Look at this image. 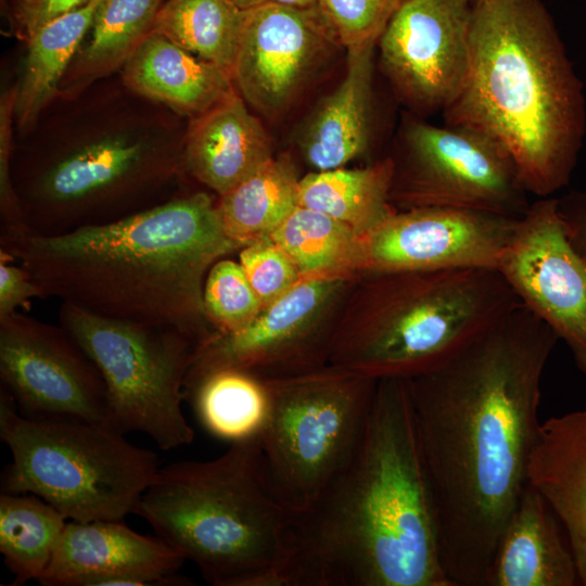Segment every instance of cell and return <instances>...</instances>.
<instances>
[{"mask_svg":"<svg viewBox=\"0 0 586 586\" xmlns=\"http://www.w3.org/2000/svg\"><path fill=\"white\" fill-rule=\"evenodd\" d=\"M559 339L519 302L430 369L407 379L451 586H485L526 485L542 378Z\"/></svg>","mask_w":586,"mask_h":586,"instance_id":"1","label":"cell"},{"mask_svg":"<svg viewBox=\"0 0 586 586\" xmlns=\"http://www.w3.org/2000/svg\"><path fill=\"white\" fill-rule=\"evenodd\" d=\"M284 586H451L407 379L378 380L351 462L293 514Z\"/></svg>","mask_w":586,"mask_h":586,"instance_id":"2","label":"cell"},{"mask_svg":"<svg viewBox=\"0 0 586 586\" xmlns=\"http://www.w3.org/2000/svg\"><path fill=\"white\" fill-rule=\"evenodd\" d=\"M242 246L204 192L59 235L27 234L8 249L41 288L89 313L195 334L204 276Z\"/></svg>","mask_w":586,"mask_h":586,"instance_id":"3","label":"cell"},{"mask_svg":"<svg viewBox=\"0 0 586 586\" xmlns=\"http://www.w3.org/2000/svg\"><path fill=\"white\" fill-rule=\"evenodd\" d=\"M470 69L445 124L479 131L512 157L528 194L571 180L586 131L582 80L540 0L471 4Z\"/></svg>","mask_w":586,"mask_h":586,"instance_id":"4","label":"cell"},{"mask_svg":"<svg viewBox=\"0 0 586 586\" xmlns=\"http://www.w3.org/2000/svg\"><path fill=\"white\" fill-rule=\"evenodd\" d=\"M135 513L214 586H284L293 513L268 482L258 438L160 467Z\"/></svg>","mask_w":586,"mask_h":586,"instance_id":"5","label":"cell"},{"mask_svg":"<svg viewBox=\"0 0 586 586\" xmlns=\"http://www.w3.org/2000/svg\"><path fill=\"white\" fill-rule=\"evenodd\" d=\"M497 269L377 273L362 321L333 340L330 364L375 380L410 379L519 303Z\"/></svg>","mask_w":586,"mask_h":586,"instance_id":"6","label":"cell"},{"mask_svg":"<svg viewBox=\"0 0 586 586\" xmlns=\"http://www.w3.org/2000/svg\"><path fill=\"white\" fill-rule=\"evenodd\" d=\"M0 437L12 456L1 493L36 495L68 521H124L160 469L113 426L22 416L2 386Z\"/></svg>","mask_w":586,"mask_h":586,"instance_id":"7","label":"cell"},{"mask_svg":"<svg viewBox=\"0 0 586 586\" xmlns=\"http://www.w3.org/2000/svg\"><path fill=\"white\" fill-rule=\"evenodd\" d=\"M266 382L270 409L258 437L264 469L279 501L298 514L356 454L378 380L331 365Z\"/></svg>","mask_w":586,"mask_h":586,"instance_id":"8","label":"cell"},{"mask_svg":"<svg viewBox=\"0 0 586 586\" xmlns=\"http://www.w3.org/2000/svg\"><path fill=\"white\" fill-rule=\"evenodd\" d=\"M59 323L99 369L112 425L138 431L162 450L190 444L184 384L200 343L166 324L119 320L61 302Z\"/></svg>","mask_w":586,"mask_h":586,"instance_id":"9","label":"cell"},{"mask_svg":"<svg viewBox=\"0 0 586 586\" xmlns=\"http://www.w3.org/2000/svg\"><path fill=\"white\" fill-rule=\"evenodd\" d=\"M390 202L406 209L446 207L521 217L528 192L507 150L469 128L404 119Z\"/></svg>","mask_w":586,"mask_h":586,"instance_id":"10","label":"cell"},{"mask_svg":"<svg viewBox=\"0 0 586 586\" xmlns=\"http://www.w3.org/2000/svg\"><path fill=\"white\" fill-rule=\"evenodd\" d=\"M0 378L24 417L113 426L99 369L62 326L18 311L1 317Z\"/></svg>","mask_w":586,"mask_h":586,"instance_id":"11","label":"cell"},{"mask_svg":"<svg viewBox=\"0 0 586 586\" xmlns=\"http://www.w3.org/2000/svg\"><path fill=\"white\" fill-rule=\"evenodd\" d=\"M471 4L464 0H404L379 37L380 67L412 113L444 112L470 69Z\"/></svg>","mask_w":586,"mask_h":586,"instance_id":"12","label":"cell"},{"mask_svg":"<svg viewBox=\"0 0 586 586\" xmlns=\"http://www.w3.org/2000/svg\"><path fill=\"white\" fill-rule=\"evenodd\" d=\"M497 270L519 301L565 343L586 374V260L566 235L557 198L530 204Z\"/></svg>","mask_w":586,"mask_h":586,"instance_id":"13","label":"cell"},{"mask_svg":"<svg viewBox=\"0 0 586 586\" xmlns=\"http://www.w3.org/2000/svg\"><path fill=\"white\" fill-rule=\"evenodd\" d=\"M519 218L446 207L393 212L362 234L364 268L375 273L497 269Z\"/></svg>","mask_w":586,"mask_h":586,"instance_id":"14","label":"cell"},{"mask_svg":"<svg viewBox=\"0 0 586 586\" xmlns=\"http://www.w3.org/2000/svg\"><path fill=\"white\" fill-rule=\"evenodd\" d=\"M337 42L317 5L293 8L267 1L244 11L232 79L257 112L286 110Z\"/></svg>","mask_w":586,"mask_h":586,"instance_id":"15","label":"cell"},{"mask_svg":"<svg viewBox=\"0 0 586 586\" xmlns=\"http://www.w3.org/2000/svg\"><path fill=\"white\" fill-rule=\"evenodd\" d=\"M184 558L158 536L139 534L123 521H67L44 586L189 585L178 574Z\"/></svg>","mask_w":586,"mask_h":586,"instance_id":"16","label":"cell"},{"mask_svg":"<svg viewBox=\"0 0 586 586\" xmlns=\"http://www.w3.org/2000/svg\"><path fill=\"white\" fill-rule=\"evenodd\" d=\"M526 482L563 524L579 583L586 586V410L540 423Z\"/></svg>","mask_w":586,"mask_h":586,"instance_id":"17","label":"cell"},{"mask_svg":"<svg viewBox=\"0 0 586 586\" xmlns=\"http://www.w3.org/2000/svg\"><path fill=\"white\" fill-rule=\"evenodd\" d=\"M234 92L191 119L182 154L186 169L221 196L273 157L264 125Z\"/></svg>","mask_w":586,"mask_h":586,"instance_id":"18","label":"cell"},{"mask_svg":"<svg viewBox=\"0 0 586 586\" xmlns=\"http://www.w3.org/2000/svg\"><path fill=\"white\" fill-rule=\"evenodd\" d=\"M574 556L543 496L528 483L498 538L485 586H574Z\"/></svg>","mask_w":586,"mask_h":586,"instance_id":"19","label":"cell"},{"mask_svg":"<svg viewBox=\"0 0 586 586\" xmlns=\"http://www.w3.org/2000/svg\"><path fill=\"white\" fill-rule=\"evenodd\" d=\"M123 78L135 92L192 118L237 92L228 72L152 30L124 63Z\"/></svg>","mask_w":586,"mask_h":586,"instance_id":"20","label":"cell"},{"mask_svg":"<svg viewBox=\"0 0 586 586\" xmlns=\"http://www.w3.org/2000/svg\"><path fill=\"white\" fill-rule=\"evenodd\" d=\"M374 48L347 50L344 78L323 99L303 131L301 150L316 170L343 167L364 154L370 144Z\"/></svg>","mask_w":586,"mask_h":586,"instance_id":"21","label":"cell"},{"mask_svg":"<svg viewBox=\"0 0 586 586\" xmlns=\"http://www.w3.org/2000/svg\"><path fill=\"white\" fill-rule=\"evenodd\" d=\"M390 156L364 168L317 170L300 178L298 205L326 214L365 234L394 211Z\"/></svg>","mask_w":586,"mask_h":586,"instance_id":"22","label":"cell"},{"mask_svg":"<svg viewBox=\"0 0 586 586\" xmlns=\"http://www.w3.org/2000/svg\"><path fill=\"white\" fill-rule=\"evenodd\" d=\"M202 425L230 444L258 438L270 409L267 382L240 368L207 372L184 388Z\"/></svg>","mask_w":586,"mask_h":586,"instance_id":"23","label":"cell"},{"mask_svg":"<svg viewBox=\"0 0 586 586\" xmlns=\"http://www.w3.org/2000/svg\"><path fill=\"white\" fill-rule=\"evenodd\" d=\"M298 183L291 157L280 154L219 196L217 208L228 237L242 247L270 237L298 206Z\"/></svg>","mask_w":586,"mask_h":586,"instance_id":"24","label":"cell"},{"mask_svg":"<svg viewBox=\"0 0 586 586\" xmlns=\"http://www.w3.org/2000/svg\"><path fill=\"white\" fill-rule=\"evenodd\" d=\"M102 0L62 15L33 33L21 81L16 85L14 116L28 129L54 94L66 68L93 24Z\"/></svg>","mask_w":586,"mask_h":586,"instance_id":"25","label":"cell"},{"mask_svg":"<svg viewBox=\"0 0 586 586\" xmlns=\"http://www.w3.org/2000/svg\"><path fill=\"white\" fill-rule=\"evenodd\" d=\"M67 519L33 494L1 493L0 552L21 586L47 571Z\"/></svg>","mask_w":586,"mask_h":586,"instance_id":"26","label":"cell"},{"mask_svg":"<svg viewBox=\"0 0 586 586\" xmlns=\"http://www.w3.org/2000/svg\"><path fill=\"white\" fill-rule=\"evenodd\" d=\"M243 17L232 0H165L151 30L232 76Z\"/></svg>","mask_w":586,"mask_h":586,"instance_id":"27","label":"cell"},{"mask_svg":"<svg viewBox=\"0 0 586 586\" xmlns=\"http://www.w3.org/2000/svg\"><path fill=\"white\" fill-rule=\"evenodd\" d=\"M270 238L290 256L302 278L364 267L362 235L304 206L298 205Z\"/></svg>","mask_w":586,"mask_h":586,"instance_id":"28","label":"cell"},{"mask_svg":"<svg viewBox=\"0 0 586 586\" xmlns=\"http://www.w3.org/2000/svg\"><path fill=\"white\" fill-rule=\"evenodd\" d=\"M163 0H102L92 34L69 71V82L82 84L119 65L151 31Z\"/></svg>","mask_w":586,"mask_h":586,"instance_id":"29","label":"cell"},{"mask_svg":"<svg viewBox=\"0 0 586 586\" xmlns=\"http://www.w3.org/2000/svg\"><path fill=\"white\" fill-rule=\"evenodd\" d=\"M203 307L219 333H233L250 324L263 309L240 263L219 259L203 285Z\"/></svg>","mask_w":586,"mask_h":586,"instance_id":"30","label":"cell"},{"mask_svg":"<svg viewBox=\"0 0 586 586\" xmlns=\"http://www.w3.org/2000/svg\"><path fill=\"white\" fill-rule=\"evenodd\" d=\"M404 0H318L317 8L346 50L375 46Z\"/></svg>","mask_w":586,"mask_h":586,"instance_id":"31","label":"cell"},{"mask_svg":"<svg viewBox=\"0 0 586 586\" xmlns=\"http://www.w3.org/2000/svg\"><path fill=\"white\" fill-rule=\"evenodd\" d=\"M241 250L240 264L263 308L302 279L290 256L270 237Z\"/></svg>","mask_w":586,"mask_h":586,"instance_id":"32","label":"cell"},{"mask_svg":"<svg viewBox=\"0 0 586 586\" xmlns=\"http://www.w3.org/2000/svg\"><path fill=\"white\" fill-rule=\"evenodd\" d=\"M16 87L7 91L0 104V247L7 249L30 233L15 191L12 170V118Z\"/></svg>","mask_w":586,"mask_h":586,"instance_id":"33","label":"cell"},{"mask_svg":"<svg viewBox=\"0 0 586 586\" xmlns=\"http://www.w3.org/2000/svg\"><path fill=\"white\" fill-rule=\"evenodd\" d=\"M15 259L11 253L0 249V318L16 313L18 308L28 311L33 298H46L27 269L13 264Z\"/></svg>","mask_w":586,"mask_h":586,"instance_id":"34","label":"cell"},{"mask_svg":"<svg viewBox=\"0 0 586 586\" xmlns=\"http://www.w3.org/2000/svg\"><path fill=\"white\" fill-rule=\"evenodd\" d=\"M91 0H22L17 17L27 37L44 24L75 11Z\"/></svg>","mask_w":586,"mask_h":586,"instance_id":"35","label":"cell"},{"mask_svg":"<svg viewBox=\"0 0 586 586\" xmlns=\"http://www.w3.org/2000/svg\"><path fill=\"white\" fill-rule=\"evenodd\" d=\"M558 211L571 244L586 260V189L558 199Z\"/></svg>","mask_w":586,"mask_h":586,"instance_id":"36","label":"cell"},{"mask_svg":"<svg viewBox=\"0 0 586 586\" xmlns=\"http://www.w3.org/2000/svg\"><path fill=\"white\" fill-rule=\"evenodd\" d=\"M268 1L282 4V5H288V7L301 8V9L315 7L317 5V2H318V0H268Z\"/></svg>","mask_w":586,"mask_h":586,"instance_id":"37","label":"cell"},{"mask_svg":"<svg viewBox=\"0 0 586 586\" xmlns=\"http://www.w3.org/2000/svg\"><path fill=\"white\" fill-rule=\"evenodd\" d=\"M241 10H250L257 5H260L268 0H232Z\"/></svg>","mask_w":586,"mask_h":586,"instance_id":"38","label":"cell"},{"mask_svg":"<svg viewBox=\"0 0 586 586\" xmlns=\"http://www.w3.org/2000/svg\"><path fill=\"white\" fill-rule=\"evenodd\" d=\"M464 1H467V2L470 3V4H473V3H475V2H477V1H480V0H464Z\"/></svg>","mask_w":586,"mask_h":586,"instance_id":"39","label":"cell"}]
</instances>
